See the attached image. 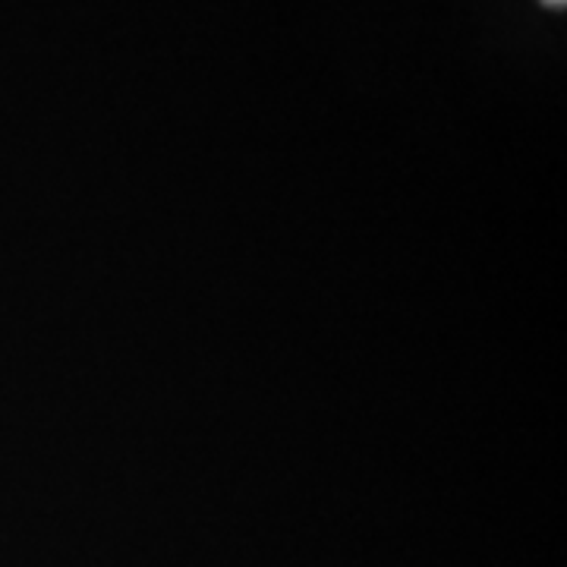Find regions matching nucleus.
<instances>
[{
  "label": "nucleus",
  "mask_w": 567,
  "mask_h": 567,
  "mask_svg": "<svg viewBox=\"0 0 567 567\" xmlns=\"http://www.w3.org/2000/svg\"><path fill=\"white\" fill-rule=\"evenodd\" d=\"M546 3H555V7H561V3H565V0H546Z\"/></svg>",
  "instance_id": "1"
}]
</instances>
